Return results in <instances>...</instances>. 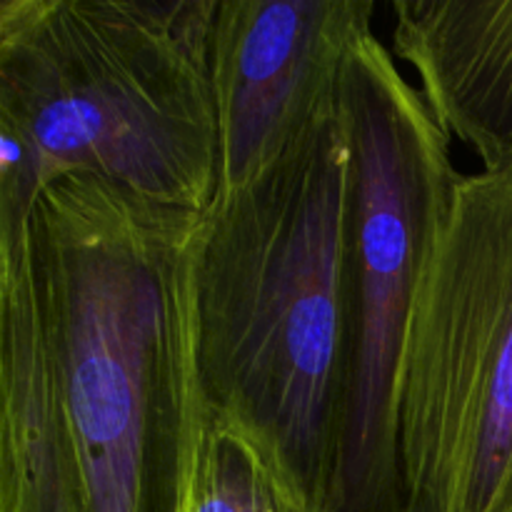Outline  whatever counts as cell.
Listing matches in <instances>:
<instances>
[{
  "label": "cell",
  "mask_w": 512,
  "mask_h": 512,
  "mask_svg": "<svg viewBox=\"0 0 512 512\" xmlns=\"http://www.w3.org/2000/svg\"><path fill=\"white\" fill-rule=\"evenodd\" d=\"M203 213L65 175L30 225L53 512H183L203 423L193 265Z\"/></svg>",
  "instance_id": "6da1fadb"
},
{
  "label": "cell",
  "mask_w": 512,
  "mask_h": 512,
  "mask_svg": "<svg viewBox=\"0 0 512 512\" xmlns=\"http://www.w3.org/2000/svg\"><path fill=\"white\" fill-rule=\"evenodd\" d=\"M348 175L335 100L268 173L210 200L193 265L205 405L265 440L320 512L343 418Z\"/></svg>",
  "instance_id": "7a4b0ae2"
},
{
  "label": "cell",
  "mask_w": 512,
  "mask_h": 512,
  "mask_svg": "<svg viewBox=\"0 0 512 512\" xmlns=\"http://www.w3.org/2000/svg\"><path fill=\"white\" fill-rule=\"evenodd\" d=\"M220 0H0V130L43 185L93 178L203 213L218 183Z\"/></svg>",
  "instance_id": "3957f363"
},
{
  "label": "cell",
  "mask_w": 512,
  "mask_h": 512,
  "mask_svg": "<svg viewBox=\"0 0 512 512\" xmlns=\"http://www.w3.org/2000/svg\"><path fill=\"white\" fill-rule=\"evenodd\" d=\"M350 140L345 393L328 512H405L398 405L410 320L460 173L450 135L373 30L338 88Z\"/></svg>",
  "instance_id": "277c9868"
},
{
  "label": "cell",
  "mask_w": 512,
  "mask_h": 512,
  "mask_svg": "<svg viewBox=\"0 0 512 512\" xmlns=\"http://www.w3.org/2000/svg\"><path fill=\"white\" fill-rule=\"evenodd\" d=\"M405 512H512V173L460 175L408 330Z\"/></svg>",
  "instance_id": "5b68a950"
},
{
  "label": "cell",
  "mask_w": 512,
  "mask_h": 512,
  "mask_svg": "<svg viewBox=\"0 0 512 512\" xmlns=\"http://www.w3.org/2000/svg\"><path fill=\"white\" fill-rule=\"evenodd\" d=\"M375 0H220L210 33L218 183L225 198L268 173L338 100Z\"/></svg>",
  "instance_id": "8992f818"
},
{
  "label": "cell",
  "mask_w": 512,
  "mask_h": 512,
  "mask_svg": "<svg viewBox=\"0 0 512 512\" xmlns=\"http://www.w3.org/2000/svg\"><path fill=\"white\" fill-rule=\"evenodd\" d=\"M395 55L485 173H512V0H393Z\"/></svg>",
  "instance_id": "52a82bcc"
},
{
  "label": "cell",
  "mask_w": 512,
  "mask_h": 512,
  "mask_svg": "<svg viewBox=\"0 0 512 512\" xmlns=\"http://www.w3.org/2000/svg\"><path fill=\"white\" fill-rule=\"evenodd\" d=\"M183 512L320 510L265 440L203 405Z\"/></svg>",
  "instance_id": "ba28073f"
}]
</instances>
